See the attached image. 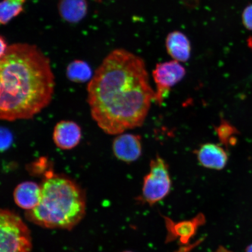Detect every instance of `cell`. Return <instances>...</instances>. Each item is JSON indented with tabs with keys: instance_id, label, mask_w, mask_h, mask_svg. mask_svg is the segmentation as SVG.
<instances>
[{
	"instance_id": "obj_4",
	"label": "cell",
	"mask_w": 252,
	"mask_h": 252,
	"mask_svg": "<svg viewBox=\"0 0 252 252\" xmlns=\"http://www.w3.org/2000/svg\"><path fill=\"white\" fill-rule=\"evenodd\" d=\"M0 252H31L29 229L17 214L7 210L0 213Z\"/></svg>"
},
{
	"instance_id": "obj_11",
	"label": "cell",
	"mask_w": 252,
	"mask_h": 252,
	"mask_svg": "<svg viewBox=\"0 0 252 252\" xmlns=\"http://www.w3.org/2000/svg\"><path fill=\"white\" fill-rule=\"evenodd\" d=\"M167 52L173 60L179 62H187L190 58V41L184 33L174 31L168 34L166 39Z\"/></svg>"
},
{
	"instance_id": "obj_8",
	"label": "cell",
	"mask_w": 252,
	"mask_h": 252,
	"mask_svg": "<svg viewBox=\"0 0 252 252\" xmlns=\"http://www.w3.org/2000/svg\"><path fill=\"white\" fill-rule=\"evenodd\" d=\"M82 137L81 128L77 123L62 121L55 126L53 140L56 146L62 150H70L80 144Z\"/></svg>"
},
{
	"instance_id": "obj_16",
	"label": "cell",
	"mask_w": 252,
	"mask_h": 252,
	"mask_svg": "<svg viewBox=\"0 0 252 252\" xmlns=\"http://www.w3.org/2000/svg\"><path fill=\"white\" fill-rule=\"evenodd\" d=\"M243 24L247 29L252 30V5L246 8L242 15Z\"/></svg>"
},
{
	"instance_id": "obj_1",
	"label": "cell",
	"mask_w": 252,
	"mask_h": 252,
	"mask_svg": "<svg viewBox=\"0 0 252 252\" xmlns=\"http://www.w3.org/2000/svg\"><path fill=\"white\" fill-rule=\"evenodd\" d=\"M87 90L91 117L109 135L140 127L155 99L144 60L124 49L105 57Z\"/></svg>"
},
{
	"instance_id": "obj_9",
	"label": "cell",
	"mask_w": 252,
	"mask_h": 252,
	"mask_svg": "<svg viewBox=\"0 0 252 252\" xmlns=\"http://www.w3.org/2000/svg\"><path fill=\"white\" fill-rule=\"evenodd\" d=\"M197 159L204 168L221 170L227 164L228 156L226 151L220 145L206 143L195 151Z\"/></svg>"
},
{
	"instance_id": "obj_15",
	"label": "cell",
	"mask_w": 252,
	"mask_h": 252,
	"mask_svg": "<svg viewBox=\"0 0 252 252\" xmlns=\"http://www.w3.org/2000/svg\"><path fill=\"white\" fill-rule=\"evenodd\" d=\"M216 131L220 143L225 146L234 145L236 141V134L238 133L237 130L229 122L222 121L218 127L216 128Z\"/></svg>"
},
{
	"instance_id": "obj_19",
	"label": "cell",
	"mask_w": 252,
	"mask_h": 252,
	"mask_svg": "<svg viewBox=\"0 0 252 252\" xmlns=\"http://www.w3.org/2000/svg\"><path fill=\"white\" fill-rule=\"evenodd\" d=\"M246 252H252V244L249 246L247 249V251H246Z\"/></svg>"
},
{
	"instance_id": "obj_13",
	"label": "cell",
	"mask_w": 252,
	"mask_h": 252,
	"mask_svg": "<svg viewBox=\"0 0 252 252\" xmlns=\"http://www.w3.org/2000/svg\"><path fill=\"white\" fill-rule=\"evenodd\" d=\"M66 76L75 83H84L93 78V71L89 64L81 60H75L66 68Z\"/></svg>"
},
{
	"instance_id": "obj_6",
	"label": "cell",
	"mask_w": 252,
	"mask_h": 252,
	"mask_svg": "<svg viewBox=\"0 0 252 252\" xmlns=\"http://www.w3.org/2000/svg\"><path fill=\"white\" fill-rule=\"evenodd\" d=\"M186 70L180 62L174 61L158 63L153 71L156 84L155 102L161 105L173 87L182 80Z\"/></svg>"
},
{
	"instance_id": "obj_10",
	"label": "cell",
	"mask_w": 252,
	"mask_h": 252,
	"mask_svg": "<svg viewBox=\"0 0 252 252\" xmlns=\"http://www.w3.org/2000/svg\"><path fill=\"white\" fill-rule=\"evenodd\" d=\"M14 198L15 203L22 209L27 211L33 210L40 201V186L34 182H22L15 188Z\"/></svg>"
},
{
	"instance_id": "obj_3",
	"label": "cell",
	"mask_w": 252,
	"mask_h": 252,
	"mask_svg": "<svg viewBox=\"0 0 252 252\" xmlns=\"http://www.w3.org/2000/svg\"><path fill=\"white\" fill-rule=\"evenodd\" d=\"M40 187L38 206L27 213L32 221L46 228L70 229L83 218V192L71 179L50 171Z\"/></svg>"
},
{
	"instance_id": "obj_7",
	"label": "cell",
	"mask_w": 252,
	"mask_h": 252,
	"mask_svg": "<svg viewBox=\"0 0 252 252\" xmlns=\"http://www.w3.org/2000/svg\"><path fill=\"white\" fill-rule=\"evenodd\" d=\"M112 150L116 158L121 161L135 162L139 159L143 151L141 137L130 133L117 135L113 141Z\"/></svg>"
},
{
	"instance_id": "obj_2",
	"label": "cell",
	"mask_w": 252,
	"mask_h": 252,
	"mask_svg": "<svg viewBox=\"0 0 252 252\" xmlns=\"http://www.w3.org/2000/svg\"><path fill=\"white\" fill-rule=\"evenodd\" d=\"M55 85L50 59L38 47L9 45L0 57V119H32L51 103Z\"/></svg>"
},
{
	"instance_id": "obj_18",
	"label": "cell",
	"mask_w": 252,
	"mask_h": 252,
	"mask_svg": "<svg viewBox=\"0 0 252 252\" xmlns=\"http://www.w3.org/2000/svg\"><path fill=\"white\" fill-rule=\"evenodd\" d=\"M232 252L229 251L228 250H226V249L225 248L220 247L218 249V250H217V251H216L215 252Z\"/></svg>"
},
{
	"instance_id": "obj_12",
	"label": "cell",
	"mask_w": 252,
	"mask_h": 252,
	"mask_svg": "<svg viewBox=\"0 0 252 252\" xmlns=\"http://www.w3.org/2000/svg\"><path fill=\"white\" fill-rule=\"evenodd\" d=\"M58 8L62 20L74 24L86 17L88 4L87 0H59Z\"/></svg>"
},
{
	"instance_id": "obj_14",
	"label": "cell",
	"mask_w": 252,
	"mask_h": 252,
	"mask_svg": "<svg viewBox=\"0 0 252 252\" xmlns=\"http://www.w3.org/2000/svg\"><path fill=\"white\" fill-rule=\"evenodd\" d=\"M27 0H2L0 3V23L8 24L24 10Z\"/></svg>"
},
{
	"instance_id": "obj_20",
	"label": "cell",
	"mask_w": 252,
	"mask_h": 252,
	"mask_svg": "<svg viewBox=\"0 0 252 252\" xmlns=\"http://www.w3.org/2000/svg\"></svg>"
},
{
	"instance_id": "obj_17",
	"label": "cell",
	"mask_w": 252,
	"mask_h": 252,
	"mask_svg": "<svg viewBox=\"0 0 252 252\" xmlns=\"http://www.w3.org/2000/svg\"><path fill=\"white\" fill-rule=\"evenodd\" d=\"M0 57H1L5 54L9 46L5 38L2 36L0 37Z\"/></svg>"
},
{
	"instance_id": "obj_5",
	"label": "cell",
	"mask_w": 252,
	"mask_h": 252,
	"mask_svg": "<svg viewBox=\"0 0 252 252\" xmlns=\"http://www.w3.org/2000/svg\"><path fill=\"white\" fill-rule=\"evenodd\" d=\"M150 172L144 178L141 198L145 203L156 204L164 198L171 188L169 167L159 156L151 160Z\"/></svg>"
}]
</instances>
